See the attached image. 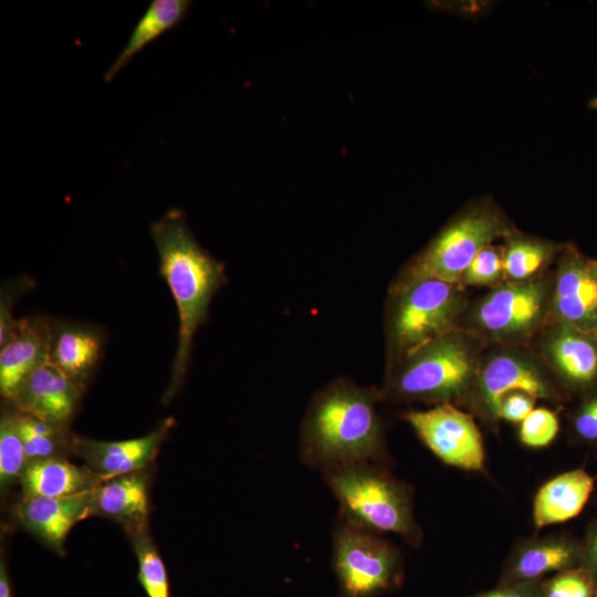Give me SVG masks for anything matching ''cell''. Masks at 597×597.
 Listing matches in <instances>:
<instances>
[{"label":"cell","instance_id":"2","mask_svg":"<svg viewBox=\"0 0 597 597\" xmlns=\"http://www.w3.org/2000/svg\"><path fill=\"white\" fill-rule=\"evenodd\" d=\"M149 232L179 316L178 347L170 384L163 397L168 402L185 378L195 333L207 321L211 298L227 276L223 264L196 241L180 209H169L150 224Z\"/></svg>","mask_w":597,"mask_h":597},{"label":"cell","instance_id":"36","mask_svg":"<svg viewBox=\"0 0 597 597\" xmlns=\"http://www.w3.org/2000/svg\"><path fill=\"white\" fill-rule=\"evenodd\" d=\"M593 262H594V266H595L596 272H597V260H593Z\"/></svg>","mask_w":597,"mask_h":597},{"label":"cell","instance_id":"11","mask_svg":"<svg viewBox=\"0 0 597 597\" xmlns=\"http://www.w3.org/2000/svg\"><path fill=\"white\" fill-rule=\"evenodd\" d=\"M551 322L591 334L597 325V272L593 259L566 244L553 275Z\"/></svg>","mask_w":597,"mask_h":597},{"label":"cell","instance_id":"31","mask_svg":"<svg viewBox=\"0 0 597 597\" xmlns=\"http://www.w3.org/2000/svg\"><path fill=\"white\" fill-rule=\"evenodd\" d=\"M576 434L585 441H597V395L589 398L576 412L574 421Z\"/></svg>","mask_w":597,"mask_h":597},{"label":"cell","instance_id":"24","mask_svg":"<svg viewBox=\"0 0 597 597\" xmlns=\"http://www.w3.org/2000/svg\"><path fill=\"white\" fill-rule=\"evenodd\" d=\"M138 559V580L148 597H170L164 562L146 528L130 532Z\"/></svg>","mask_w":597,"mask_h":597},{"label":"cell","instance_id":"8","mask_svg":"<svg viewBox=\"0 0 597 597\" xmlns=\"http://www.w3.org/2000/svg\"><path fill=\"white\" fill-rule=\"evenodd\" d=\"M525 392L535 399H559L556 377L543 360L526 346L495 345L483 353L467 402L483 419H500L502 399L511 392Z\"/></svg>","mask_w":597,"mask_h":597},{"label":"cell","instance_id":"12","mask_svg":"<svg viewBox=\"0 0 597 597\" xmlns=\"http://www.w3.org/2000/svg\"><path fill=\"white\" fill-rule=\"evenodd\" d=\"M538 355L573 391L597 386V339L572 325L551 322L540 333Z\"/></svg>","mask_w":597,"mask_h":597},{"label":"cell","instance_id":"15","mask_svg":"<svg viewBox=\"0 0 597 597\" xmlns=\"http://www.w3.org/2000/svg\"><path fill=\"white\" fill-rule=\"evenodd\" d=\"M91 491L63 498L24 495L13 513L25 530L60 552L71 528L92 515Z\"/></svg>","mask_w":597,"mask_h":597},{"label":"cell","instance_id":"33","mask_svg":"<svg viewBox=\"0 0 597 597\" xmlns=\"http://www.w3.org/2000/svg\"><path fill=\"white\" fill-rule=\"evenodd\" d=\"M580 567L586 569L597 582V525L589 533L583 546Z\"/></svg>","mask_w":597,"mask_h":597},{"label":"cell","instance_id":"5","mask_svg":"<svg viewBox=\"0 0 597 597\" xmlns=\"http://www.w3.org/2000/svg\"><path fill=\"white\" fill-rule=\"evenodd\" d=\"M324 480L341 507V517L374 533L418 540L408 488L375 462L327 468Z\"/></svg>","mask_w":597,"mask_h":597},{"label":"cell","instance_id":"34","mask_svg":"<svg viewBox=\"0 0 597 597\" xmlns=\"http://www.w3.org/2000/svg\"><path fill=\"white\" fill-rule=\"evenodd\" d=\"M0 597H11L10 583L2 558L0 562Z\"/></svg>","mask_w":597,"mask_h":597},{"label":"cell","instance_id":"3","mask_svg":"<svg viewBox=\"0 0 597 597\" xmlns=\"http://www.w3.org/2000/svg\"><path fill=\"white\" fill-rule=\"evenodd\" d=\"M485 343L459 327L387 366L381 398L394 401L453 404L467 400Z\"/></svg>","mask_w":597,"mask_h":597},{"label":"cell","instance_id":"1","mask_svg":"<svg viewBox=\"0 0 597 597\" xmlns=\"http://www.w3.org/2000/svg\"><path fill=\"white\" fill-rule=\"evenodd\" d=\"M380 399V390L344 377L318 390L301 426V460L322 471L354 462L378 463L385 454L376 407Z\"/></svg>","mask_w":597,"mask_h":597},{"label":"cell","instance_id":"21","mask_svg":"<svg viewBox=\"0 0 597 597\" xmlns=\"http://www.w3.org/2000/svg\"><path fill=\"white\" fill-rule=\"evenodd\" d=\"M101 482L86 467L52 457L27 464L20 484L24 495L63 498L87 492Z\"/></svg>","mask_w":597,"mask_h":597},{"label":"cell","instance_id":"7","mask_svg":"<svg viewBox=\"0 0 597 597\" xmlns=\"http://www.w3.org/2000/svg\"><path fill=\"white\" fill-rule=\"evenodd\" d=\"M513 230L515 228L493 201L479 200L453 217L399 275L431 277L459 285L476 254Z\"/></svg>","mask_w":597,"mask_h":597},{"label":"cell","instance_id":"17","mask_svg":"<svg viewBox=\"0 0 597 597\" xmlns=\"http://www.w3.org/2000/svg\"><path fill=\"white\" fill-rule=\"evenodd\" d=\"M102 335L91 325L51 323L49 362L82 392L100 362Z\"/></svg>","mask_w":597,"mask_h":597},{"label":"cell","instance_id":"26","mask_svg":"<svg viewBox=\"0 0 597 597\" xmlns=\"http://www.w3.org/2000/svg\"><path fill=\"white\" fill-rule=\"evenodd\" d=\"M540 597H597V582L583 567L565 569L541 585Z\"/></svg>","mask_w":597,"mask_h":597},{"label":"cell","instance_id":"4","mask_svg":"<svg viewBox=\"0 0 597 597\" xmlns=\"http://www.w3.org/2000/svg\"><path fill=\"white\" fill-rule=\"evenodd\" d=\"M467 310L462 286L399 275L389 289L386 305L387 366L459 328Z\"/></svg>","mask_w":597,"mask_h":597},{"label":"cell","instance_id":"14","mask_svg":"<svg viewBox=\"0 0 597 597\" xmlns=\"http://www.w3.org/2000/svg\"><path fill=\"white\" fill-rule=\"evenodd\" d=\"M51 323L42 317L18 321L11 338L0 350V392L11 400L29 377L49 362Z\"/></svg>","mask_w":597,"mask_h":597},{"label":"cell","instance_id":"10","mask_svg":"<svg viewBox=\"0 0 597 597\" xmlns=\"http://www.w3.org/2000/svg\"><path fill=\"white\" fill-rule=\"evenodd\" d=\"M404 418L444 463L468 471L483 469V440L471 415L452 404H440L428 410L408 411Z\"/></svg>","mask_w":597,"mask_h":597},{"label":"cell","instance_id":"19","mask_svg":"<svg viewBox=\"0 0 597 597\" xmlns=\"http://www.w3.org/2000/svg\"><path fill=\"white\" fill-rule=\"evenodd\" d=\"M583 546L565 537H546L522 543L511 556L504 585L536 582L552 572L580 566Z\"/></svg>","mask_w":597,"mask_h":597},{"label":"cell","instance_id":"22","mask_svg":"<svg viewBox=\"0 0 597 597\" xmlns=\"http://www.w3.org/2000/svg\"><path fill=\"white\" fill-rule=\"evenodd\" d=\"M190 6L188 0H151L126 44L104 73V82H112L136 54L176 28L188 14Z\"/></svg>","mask_w":597,"mask_h":597},{"label":"cell","instance_id":"35","mask_svg":"<svg viewBox=\"0 0 597 597\" xmlns=\"http://www.w3.org/2000/svg\"><path fill=\"white\" fill-rule=\"evenodd\" d=\"M590 335L597 339V325Z\"/></svg>","mask_w":597,"mask_h":597},{"label":"cell","instance_id":"9","mask_svg":"<svg viewBox=\"0 0 597 597\" xmlns=\"http://www.w3.org/2000/svg\"><path fill=\"white\" fill-rule=\"evenodd\" d=\"M341 597H373L398 583L400 554L377 533L341 517L333 534Z\"/></svg>","mask_w":597,"mask_h":597},{"label":"cell","instance_id":"25","mask_svg":"<svg viewBox=\"0 0 597 597\" xmlns=\"http://www.w3.org/2000/svg\"><path fill=\"white\" fill-rule=\"evenodd\" d=\"M28 464L17 412L3 411L0 420V485L4 491L20 482Z\"/></svg>","mask_w":597,"mask_h":597},{"label":"cell","instance_id":"6","mask_svg":"<svg viewBox=\"0 0 597 597\" xmlns=\"http://www.w3.org/2000/svg\"><path fill=\"white\" fill-rule=\"evenodd\" d=\"M553 275L492 287L467 314L463 328L485 344L525 346L548 324Z\"/></svg>","mask_w":597,"mask_h":597},{"label":"cell","instance_id":"30","mask_svg":"<svg viewBox=\"0 0 597 597\" xmlns=\"http://www.w3.org/2000/svg\"><path fill=\"white\" fill-rule=\"evenodd\" d=\"M535 398L525 392H511L501 402L500 419L522 422L534 409Z\"/></svg>","mask_w":597,"mask_h":597},{"label":"cell","instance_id":"16","mask_svg":"<svg viewBox=\"0 0 597 597\" xmlns=\"http://www.w3.org/2000/svg\"><path fill=\"white\" fill-rule=\"evenodd\" d=\"M82 391L50 362L36 369L12 402L18 411L65 427L74 415Z\"/></svg>","mask_w":597,"mask_h":597},{"label":"cell","instance_id":"20","mask_svg":"<svg viewBox=\"0 0 597 597\" xmlns=\"http://www.w3.org/2000/svg\"><path fill=\"white\" fill-rule=\"evenodd\" d=\"M594 490V479L583 469L564 472L536 493L533 521L536 528L567 522L577 516Z\"/></svg>","mask_w":597,"mask_h":597},{"label":"cell","instance_id":"29","mask_svg":"<svg viewBox=\"0 0 597 597\" xmlns=\"http://www.w3.org/2000/svg\"><path fill=\"white\" fill-rule=\"evenodd\" d=\"M18 428L23 441L28 463L41 459L57 457L61 437H42L23 427L17 418Z\"/></svg>","mask_w":597,"mask_h":597},{"label":"cell","instance_id":"23","mask_svg":"<svg viewBox=\"0 0 597 597\" xmlns=\"http://www.w3.org/2000/svg\"><path fill=\"white\" fill-rule=\"evenodd\" d=\"M565 245L513 230L502 250L504 280L517 282L542 275Z\"/></svg>","mask_w":597,"mask_h":597},{"label":"cell","instance_id":"18","mask_svg":"<svg viewBox=\"0 0 597 597\" xmlns=\"http://www.w3.org/2000/svg\"><path fill=\"white\" fill-rule=\"evenodd\" d=\"M92 515L122 523L130 533L146 528L148 517L147 475L137 471L101 482L91 491Z\"/></svg>","mask_w":597,"mask_h":597},{"label":"cell","instance_id":"28","mask_svg":"<svg viewBox=\"0 0 597 597\" xmlns=\"http://www.w3.org/2000/svg\"><path fill=\"white\" fill-rule=\"evenodd\" d=\"M557 416L546 408H534L521 422L520 439L533 448L549 444L558 432Z\"/></svg>","mask_w":597,"mask_h":597},{"label":"cell","instance_id":"32","mask_svg":"<svg viewBox=\"0 0 597 597\" xmlns=\"http://www.w3.org/2000/svg\"><path fill=\"white\" fill-rule=\"evenodd\" d=\"M541 585L537 582L503 585L498 589L490 590L473 597H540Z\"/></svg>","mask_w":597,"mask_h":597},{"label":"cell","instance_id":"27","mask_svg":"<svg viewBox=\"0 0 597 597\" xmlns=\"http://www.w3.org/2000/svg\"><path fill=\"white\" fill-rule=\"evenodd\" d=\"M503 255L491 244L482 249L472 260L460 279V286H496L503 283Z\"/></svg>","mask_w":597,"mask_h":597},{"label":"cell","instance_id":"13","mask_svg":"<svg viewBox=\"0 0 597 597\" xmlns=\"http://www.w3.org/2000/svg\"><path fill=\"white\" fill-rule=\"evenodd\" d=\"M174 425L165 419L150 433L121 441H100L74 437L72 450L84 460L85 467L102 481L140 471L156 457L158 449Z\"/></svg>","mask_w":597,"mask_h":597}]
</instances>
